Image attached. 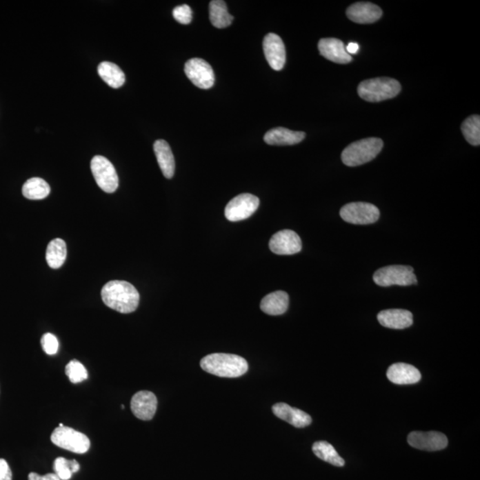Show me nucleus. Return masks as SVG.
Instances as JSON below:
<instances>
[{"label": "nucleus", "instance_id": "f257e3e1", "mask_svg": "<svg viewBox=\"0 0 480 480\" xmlns=\"http://www.w3.org/2000/svg\"><path fill=\"white\" fill-rule=\"evenodd\" d=\"M101 299L110 309L128 314L137 309L140 294L130 283L123 280H112L101 289Z\"/></svg>", "mask_w": 480, "mask_h": 480}, {"label": "nucleus", "instance_id": "f03ea898", "mask_svg": "<svg viewBox=\"0 0 480 480\" xmlns=\"http://www.w3.org/2000/svg\"><path fill=\"white\" fill-rule=\"evenodd\" d=\"M200 367L209 374L226 378L239 377L248 371L247 360L235 354H209L201 359Z\"/></svg>", "mask_w": 480, "mask_h": 480}, {"label": "nucleus", "instance_id": "7ed1b4c3", "mask_svg": "<svg viewBox=\"0 0 480 480\" xmlns=\"http://www.w3.org/2000/svg\"><path fill=\"white\" fill-rule=\"evenodd\" d=\"M380 138H366L347 146L341 153V160L348 167H358L377 158L383 149Z\"/></svg>", "mask_w": 480, "mask_h": 480}, {"label": "nucleus", "instance_id": "20e7f679", "mask_svg": "<svg viewBox=\"0 0 480 480\" xmlns=\"http://www.w3.org/2000/svg\"><path fill=\"white\" fill-rule=\"evenodd\" d=\"M401 91L398 80L390 78H377L360 83L358 94L363 100L378 103L397 97Z\"/></svg>", "mask_w": 480, "mask_h": 480}, {"label": "nucleus", "instance_id": "39448f33", "mask_svg": "<svg viewBox=\"0 0 480 480\" xmlns=\"http://www.w3.org/2000/svg\"><path fill=\"white\" fill-rule=\"evenodd\" d=\"M374 281L380 287L390 286L417 285V279L414 274V269L410 266H392L381 268L374 274Z\"/></svg>", "mask_w": 480, "mask_h": 480}, {"label": "nucleus", "instance_id": "423d86ee", "mask_svg": "<svg viewBox=\"0 0 480 480\" xmlns=\"http://www.w3.org/2000/svg\"><path fill=\"white\" fill-rule=\"evenodd\" d=\"M51 441L66 450L76 454H85L90 448V440L85 434L70 427H58L52 433Z\"/></svg>", "mask_w": 480, "mask_h": 480}, {"label": "nucleus", "instance_id": "0eeeda50", "mask_svg": "<svg viewBox=\"0 0 480 480\" xmlns=\"http://www.w3.org/2000/svg\"><path fill=\"white\" fill-rule=\"evenodd\" d=\"M340 215L347 223L356 226H367L379 220L380 211L370 203L352 202L341 208Z\"/></svg>", "mask_w": 480, "mask_h": 480}, {"label": "nucleus", "instance_id": "6e6552de", "mask_svg": "<svg viewBox=\"0 0 480 480\" xmlns=\"http://www.w3.org/2000/svg\"><path fill=\"white\" fill-rule=\"evenodd\" d=\"M91 171L98 186L103 192L113 193L119 187V177L112 163L106 157L95 156L91 161Z\"/></svg>", "mask_w": 480, "mask_h": 480}, {"label": "nucleus", "instance_id": "1a4fd4ad", "mask_svg": "<svg viewBox=\"0 0 480 480\" xmlns=\"http://www.w3.org/2000/svg\"><path fill=\"white\" fill-rule=\"evenodd\" d=\"M260 200L257 196L244 193L230 200L226 208V217L230 221L248 219L259 208Z\"/></svg>", "mask_w": 480, "mask_h": 480}, {"label": "nucleus", "instance_id": "9d476101", "mask_svg": "<svg viewBox=\"0 0 480 480\" xmlns=\"http://www.w3.org/2000/svg\"><path fill=\"white\" fill-rule=\"evenodd\" d=\"M188 79L196 87L201 89H209L214 84V73L213 68L205 60L193 58L187 61L184 68Z\"/></svg>", "mask_w": 480, "mask_h": 480}, {"label": "nucleus", "instance_id": "9b49d317", "mask_svg": "<svg viewBox=\"0 0 480 480\" xmlns=\"http://www.w3.org/2000/svg\"><path fill=\"white\" fill-rule=\"evenodd\" d=\"M269 246L270 250L279 255L295 254L299 253L303 248L299 235L290 230H280L274 234Z\"/></svg>", "mask_w": 480, "mask_h": 480}, {"label": "nucleus", "instance_id": "f8f14e48", "mask_svg": "<svg viewBox=\"0 0 480 480\" xmlns=\"http://www.w3.org/2000/svg\"><path fill=\"white\" fill-rule=\"evenodd\" d=\"M408 444L423 451H439L447 448L448 440L443 433L414 432L408 435Z\"/></svg>", "mask_w": 480, "mask_h": 480}, {"label": "nucleus", "instance_id": "ddd939ff", "mask_svg": "<svg viewBox=\"0 0 480 480\" xmlns=\"http://www.w3.org/2000/svg\"><path fill=\"white\" fill-rule=\"evenodd\" d=\"M263 51L268 63L275 70H281L286 63V48L283 40L275 33H269L263 39Z\"/></svg>", "mask_w": 480, "mask_h": 480}, {"label": "nucleus", "instance_id": "4468645a", "mask_svg": "<svg viewBox=\"0 0 480 480\" xmlns=\"http://www.w3.org/2000/svg\"><path fill=\"white\" fill-rule=\"evenodd\" d=\"M158 399L155 394L141 390L135 393L131 399V410L135 417L143 421H150L156 414Z\"/></svg>", "mask_w": 480, "mask_h": 480}, {"label": "nucleus", "instance_id": "2eb2a0df", "mask_svg": "<svg viewBox=\"0 0 480 480\" xmlns=\"http://www.w3.org/2000/svg\"><path fill=\"white\" fill-rule=\"evenodd\" d=\"M347 17L354 23H373L380 19L383 11L378 6L370 2H358L350 6L346 11Z\"/></svg>", "mask_w": 480, "mask_h": 480}, {"label": "nucleus", "instance_id": "dca6fc26", "mask_svg": "<svg viewBox=\"0 0 480 480\" xmlns=\"http://www.w3.org/2000/svg\"><path fill=\"white\" fill-rule=\"evenodd\" d=\"M320 54L335 63L346 64L352 61V55L348 54L346 48L340 39H322L319 42Z\"/></svg>", "mask_w": 480, "mask_h": 480}, {"label": "nucleus", "instance_id": "f3484780", "mask_svg": "<svg viewBox=\"0 0 480 480\" xmlns=\"http://www.w3.org/2000/svg\"><path fill=\"white\" fill-rule=\"evenodd\" d=\"M272 412L279 419L287 421L294 427L304 428L312 423L310 415L300 409L292 408L286 403H278L274 405Z\"/></svg>", "mask_w": 480, "mask_h": 480}, {"label": "nucleus", "instance_id": "a211bd4d", "mask_svg": "<svg viewBox=\"0 0 480 480\" xmlns=\"http://www.w3.org/2000/svg\"><path fill=\"white\" fill-rule=\"evenodd\" d=\"M377 319L383 327L392 329L408 328L414 323L413 314L400 309L381 310Z\"/></svg>", "mask_w": 480, "mask_h": 480}, {"label": "nucleus", "instance_id": "6ab92c4d", "mask_svg": "<svg viewBox=\"0 0 480 480\" xmlns=\"http://www.w3.org/2000/svg\"><path fill=\"white\" fill-rule=\"evenodd\" d=\"M387 377L392 383L414 384L421 381V374L414 366L396 363L388 369Z\"/></svg>", "mask_w": 480, "mask_h": 480}, {"label": "nucleus", "instance_id": "aec40b11", "mask_svg": "<svg viewBox=\"0 0 480 480\" xmlns=\"http://www.w3.org/2000/svg\"><path fill=\"white\" fill-rule=\"evenodd\" d=\"M306 138L303 132L292 131L285 128H273L264 135V141L270 146H294Z\"/></svg>", "mask_w": 480, "mask_h": 480}, {"label": "nucleus", "instance_id": "412c9836", "mask_svg": "<svg viewBox=\"0 0 480 480\" xmlns=\"http://www.w3.org/2000/svg\"><path fill=\"white\" fill-rule=\"evenodd\" d=\"M153 148L163 174L168 179H171L174 174L175 162L170 146L167 141L158 140L154 143Z\"/></svg>", "mask_w": 480, "mask_h": 480}, {"label": "nucleus", "instance_id": "4be33fe9", "mask_svg": "<svg viewBox=\"0 0 480 480\" xmlns=\"http://www.w3.org/2000/svg\"><path fill=\"white\" fill-rule=\"evenodd\" d=\"M289 297L284 291H276L266 295L261 301V310L268 315L279 316L287 312Z\"/></svg>", "mask_w": 480, "mask_h": 480}, {"label": "nucleus", "instance_id": "5701e85b", "mask_svg": "<svg viewBox=\"0 0 480 480\" xmlns=\"http://www.w3.org/2000/svg\"><path fill=\"white\" fill-rule=\"evenodd\" d=\"M98 74L110 88H119L125 84V73L115 63L103 61L98 66Z\"/></svg>", "mask_w": 480, "mask_h": 480}, {"label": "nucleus", "instance_id": "b1692460", "mask_svg": "<svg viewBox=\"0 0 480 480\" xmlns=\"http://www.w3.org/2000/svg\"><path fill=\"white\" fill-rule=\"evenodd\" d=\"M209 18L212 24L218 29L229 27L233 21L228 12L226 3L223 0H213L209 4Z\"/></svg>", "mask_w": 480, "mask_h": 480}, {"label": "nucleus", "instance_id": "393cba45", "mask_svg": "<svg viewBox=\"0 0 480 480\" xmlns=\"http://www.w3.org/2000/svg\"><path fill=\"white\" fill-rule=\"evenodd\" d=\"M67 257L66 243L61 239H54L49 243L46 253V259L52 269H59L63 266Z\"/></svg>", "mask_w": 480, "mask_h": 480}, {"label": "nucleus", "instance_id": "a878e982", "mask_svg": "<svg viewBox=\"0 0 480 480\" xmlns=\"http://www.w3.org/2000/svg\"><path fill=\"white\" fill-rule=\"evenodd\" d=\"M50 186L42 178L34 177L28 180L23 186V194L28 199L39 200L47 198Z\"/></svg>", "mask_w": 480, "mask_h": 480}, {"label": "nucleus", "instance_id": "bb28decb", "mask_svg": "<svg viewBox=\"0 0 480 480\" xmlns=\"http://www.w3.org/2000/svg\"><path fill=\"white\" fill-rule=\"evenodd\" d=\"M313 453L319 459L327 461L337 467H343L346 461L341 458L339 454L335 450L333 446L327 441H318L314 443L312 446Z\"/></svg>", "mask_w": 480, "mask_h": 480}, {"label": "nucleus", "instance_id": "cd10ccee", "mask_svg": "<svg viewBox=\"0 0 480 480\" xmlns=\"http://www.w3.org/2000/svg\"><path fill=\"white\" fill-rule=\"evenodd\" d=\"M461 131L468 143L473 146L480 144V117L473 115L464 120L461 124Z\"/></svg>", "mask_w": 480, "mask_h": 480}, {"label": "nucleus", "instance_id": "c85d7f7f", "mask_svg": "<svg viewBox=\"0 0 480 480\" xmlns=\"http://www.w3.org/2000/svg\"><path fill=\"white\" fill-rule=\"evenodd\" d=\"M66 374L72 383H79L88 378L87 369L79 360L73 359L66 366Z\"/></svg>", "mask_w": 480, "mask_h": 480}, {"label": "nucleus", "instance_id": "c756f323", "mask_svg": "<svg viewBox=\"0 0 480 480\" xmlns=\"http://www.w3.org/2000/svg\"><path fill=\"white\" fill-rule=\"evenodd\" d=\"M54 473L59 477L61 480H69L72 478V472L70 470V461L63 457H58L54 463Z\"/></svg>", "mask_w": 480, "mask_h": 480}, {"label": "nucleus", "instance_id": "7c9ffc66", "mask_svg": "<svg viewBox=\"0 0 480 480\" xmlns=\"http://www.w3.org/2000/svg\"><path fill=\"white\" fill-rule=\"evenodd\" d=\"M173 17L181 24H189L192 21V10L188 5L178 6L173 11Z\"/></svg>", "mask_w": 480, "mask_h": 480}, {"label": "nucleus", "instance_id": "2f4dec72", "mask_svg": "<svg viewBox=\"0 0 480 480\" xmlns=\"http://www.w3.org/2000/svg\"><path fill=\"white\" fill-rule=\"evenodd\" d=\"M41 346L44 352L48 355H54L59 349V341L54 334H45L41 338Z\"/></svg>", "mask_w": 480, "mask_h": 480}, {"label": "nucleus", "instance_id": "473e14b6", "mask_svg": "<svg viewBox=\"0 0 480 480\" xmlns=\"http://www.w3.org/2000/svg\"><path fill=\"white\" fill-rule=\"evenodd\" d=\"M0 480H12L10 467L4 459H0Z\"/></svg>", "mask_w": 480, "mask_h": 480}, {"label": "nucleus", "instance_id": "72a5a7b5", "mask_svg": "<svg viewBox=\"0 0 480 480\" xmlns=\"http://www.w3.org/2000/svg\"><path fill=\"white\" fill-rule=\"evenodd\" d=\"M29 480H61L59 477L55 473H49L47 475L41 476L38 473L32 472L29 474Z\"/></svg>", "mask_w": 480, "mask_h": 480}, {"label": "nucleus", "instance_id": "f704fd0d", "mask_svg": "<svg viewBox=\"0 0 480 480\" xmlns=\"http://www.w3.org/2000/svg\"><path fill=\"white\" fill-rule=\"evenodd\" d=\"M359 45L357 44V43H350V44L347 46L346 51L348 54H356L357 52L359 51Z\"/></svg>", "mask_w": 480, "mask_h": 480}, {"label": "nucleus", "instance_id": "c9c22d12", "mask_svg": "<svg viewBox=\"0 0 480 480\" xmlns=\"http://www.w3.org/2000/svg\"><path fill=\"white\" fill-rule=\"evenodd\" d=\"M79 468L80 466L78 461H77L76 460L70 461V470H72V474L78 472L79 470Z\"/></svg>", "mask_w": 480, "mask_h": 480}, {"label": "nucleus", "instance_id": "e433bc0d", "mask_svg": "<svg viewBox=\"0 0 480 480\" xmlns=\"http://www.w3.org/2000/svg\"><path fill=\"white\" fill-rule=\"evenodd\" d=\"M63 426H63V423H60V424H59V427H63Z\"/></svg>", "mask_w": 480, "mask_h": 480}, {"label": "nucleus", "instance_id": "4c0bfd02", "mask_svg": "<svg viewBox=\"0 0 480 480\" xmlns=\"http://www.w3.org/2000/svg\"><path fill=\"white\" fill-rule=\"evenodd\" d=\"M121 408H122V409H124V408H125L124 405H122V406H121Z\"/></svg>", "mask_w": 480, "mask_h": 480}]
</instances>
